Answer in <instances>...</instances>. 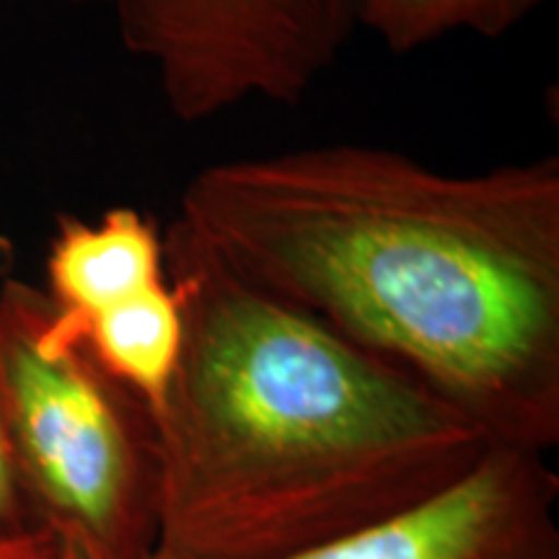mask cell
<instances>
[{"label": "cell", "instance_id": "ba28073f", "mask_svg": "<svg viewBox=\"0 0 559 559\" xmlns=\"http://www.w3.org/2000/svg\"><path fill=\"white\" fill-rule=\"evenodd\" d=\"M536 5L542 0H362L360 29L389 50L412 52L461 32L500 37Z\"/></svg>", "mask_w": 559, "mask_h": 559}, {"label": "cell", "instance_id": "8992f818", "mask_svg": "<svg viewBox=\"0 0 559 559\" xmlns=\"http://www.w3.org/2000/svg\"><path fill=\"white\" fill-rule=\"evenodd\" d=\"M166 280V241L140 210L111 207L94 223L66 215L47 254L41 334L52 345H75L91 319Z\"/></svg>", "mask_w": 559, "mask_h": 559}, {"label": "cell", "instance_id": "52a82bcc", "mask_svg": "<svg viewBox=\"0 0 559 559\" xmlns=\"http://www.w3.org/2000/svg\"><path fill=\"white\" fill-rule=\"evenodd\" d=\"M111 379L140 396L148 409L169 391L185 347V309L171 280L91 319L75 337Z\"/></svg>", "mask_w": 559, "mask_h": 559}, {"label": "cell", "instance_id": "5b68a950", "mask_svg": "<svg viewBox=\"0 0 559 559\" xmlns=\"http://www.w3.org/2000/svg\"><path fill=\"white\" fill-rule=\"evenodd\" d=\"M557 506L547 453L492 445L430 498L288 559H559Z\"/></svg>", "mask_w": 559, "mask_h": 559}, {"label": "cell", "instance_id": "277c9868", "mask_svg": "<svg viewBox=\"0 0 559 559\" xmlns=\"http://www.w3.org/2000/svg\"><path fill=\"white\" fill-rule=\"evenodd\" d=\"M124 47L181 122L296 104L360 29L362 0H117Z\"/></svg>", "mask_w": 559, "mask_h": 559}, {"label": "cell", "instance_id": "30bf717a", "mask_svg": "<svg viewBox=\"0 0 559 559\" xmlns=\"http://www.w3.org/2000/svg\"><path fill=\"white\" fill-rule=\"evenodd\" d=\"M0 559H58V534L50 528H29L0 539Z\"/></svg>", "mask_w": 559, "mask_h": 559}, {"label": "cell", "instance_id": "8fae6325", "mask_svg": "<svg viewBox=\"0 0 559 559\" xmlns=\"http://www.w3.org/2000/svg\"><path fill=\"white\" fill-rule=\"evenodd\" d=\"M58 559H107V557L91 547L88 542H83L81 536L58 534ZM148 559H156V555Z\"/></svg>", "mask_w": 559, "mask_h": 559}, {"label": "cell", "instance_id": "6da1fadb", "mask_svg": "<svg viewBox=\"0 0 559 559\" xmlns=\"http://www.w3.org/2000/svg\"><path fill=\"white\" fill-rule=\"evenodd\" d=\"M177 223L228 272L402 368L495 445L559 443V160L445 174L332 143L223 160Z\"/></svg>", "mask_w": 559, "mask_h": 559}, {"label": "cell", "instance_id": "7a4b0ae2", "mask_svg": "<svg viewBox=\"0 0 559 559\" xmlns=\"http://www.w3.org/2000/svg\"><path fill=\"white\" fill-rule=\"evenodd\" d=\"M177 373L151 409L156 559H288L430 498L492 440L402 368L243 283L179 226Z\"/></svg>", "mask_w": 559, "mask_h": 559}, {"label": "cell", "instance_id": "9c48e42d", "mask_svg": "<svg viewBox=\"0 0 559 559\" xmlns=\"http://www.w3.org/2000/svg\"><path fill=\"white\" fill-rule=\"evenodd\" d=\"M29 528H39V526H34L29 508H26L24 492H21L16 464H13V453L9 443V432H5L3 409H0V539L24 534V531Z\"/></svg>", "mask_w": 559, "mask_h": 559}, {"label": "cell", "instance_id": "7c38bea8", "mask_svg": "<svg viewBox=\"0 0 559 559\" xmlns=\"http://www.w3.org/2000/svg\"><path fill=\"white\" fill-rule=\"evenodd\" d=\"M11 241L5 239V236H0V277L5 275V270H9V262H11Z\"/></svg>", "mask_w": 559, "mask_h": 559}, {"label": "cell", "instance_id": "4fadbf2b", "mask_svg": "<svg viewBox=\"0 0 559 559\" xmlns=\"http://www.w3.org/2000/svg\"><path fill=\"white\" fill-rule=\"evenodd\" d=\"M73 3H102V5H115L117 0H73Z\"/></svg>", "mask_w": 559, "mask_h": 559}, {"label": "cell", "instance_id": "3957f363", "mask_svg": "<svg viewBox=\"0 0 559 559\" xmlns=\"http://www.w3.org/2000/svg\"><path fill=\"white\" fill-rule=\"evenodd\" d=\"M45 290L0 280V409L34 526L107 559L156 549L151 409L83 347L41 334Z\"/></svg>", "mask_w": 559, "mask_h": 559}]
</instances>
